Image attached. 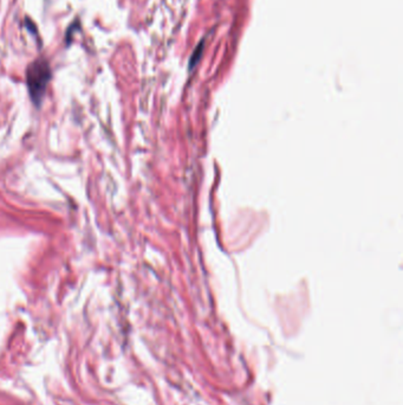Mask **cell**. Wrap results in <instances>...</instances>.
Returning a JSON list of instances; mask_svg holds the SVG:
<instances>
[{
	"mask_svg": "<svg viewBox=\"0 0 403 405\" xmlns=\"http://www.w3.org/2000/svg\"><path fill=\"white\" fill-rule=\"evenodd\" d=\"M50 79V65L45 59L38 58L30 64L28 73H26V80H28L29 92L31 95L32 101L37 105L42 101Z\"/></svg>",
	"mask_w": 403,
	"mask_h": 405,
	"instance_id": "obj_1",
	"label": "cell"
}]
</instances>
